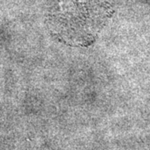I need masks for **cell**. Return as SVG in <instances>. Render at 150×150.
<instances>
[{"mask_svg":"<svg viewBox=\"0 0 150 150\" xmlns=\"http://www.w3.org/2000/svg\"><path fill=\"white\" fill-rule=\"evenodd\" d=\"M110 15V8L102 3L64 0L49 12L47 25L59 41L85 47L95 41Z\"/></svg>","mask_w":150,"mask_h":150,"instance_id":"obj_1","label":"cell"}]
</instances>
